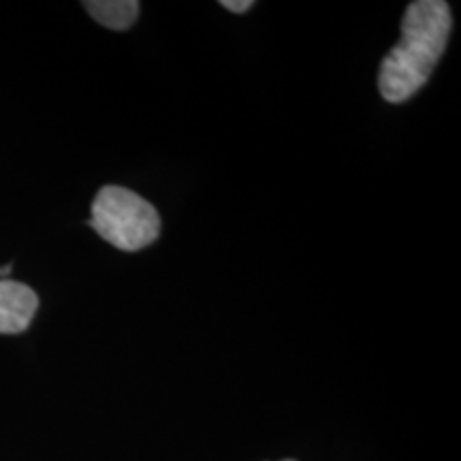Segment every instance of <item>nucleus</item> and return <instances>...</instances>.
Wrapping results in <instances>:
<instances>
[{
	"label": "nucleus",
	"instance_id": "f257e3e1",
	"mask_svg": "<svg viewBox=\"0 0 461 461\" xmlns=\"http://www.w3.org/2000/svg\"><path fill=\"white\" fill-rule=\"evenodd\" d=\"M451 31L453 15L445 0H414L408 5L402 17V39L380 62V96L393 105L412 99L440 62Z\"/></svg>",
	"mask_w": 461,
	"mask_h": 461
},
{
	"label": "nucleus",
	"instance_id": "39448f33",
	"mask_svg": "<svg viewBox=\"0 0 461 461\" xmlns=\"http://www.w3.org/2000/svg\"><path fill=\"white\" fill-rule=\"evenodd\" d=\"M222 7L230 11V14H246V11H250L255 7V3L252 0H222Z\"/></svg>",
	"mask_w": 461,
	"mask_h": 461
},
{
	"label": "nucleus",
	"instance_id": "423d86ee",
	"mask_svg": "<svg viewBox=\"0 0 461 461\" xmlns=\"http://www.w3.org/2000/svg\"><path fill=\"white\" fill-rule=\"evenodd\" d=\"M285 461H295V459H285Z\"/></svg>",
	"mask_w": 461,
	"mask_h": 461
},
{
	"label": "nucleus",
	"instance_id": "7ed1b4c3",
	"mask_svg": "<svg viewBox=\"0 0 461 461\" xmlns=\"http://www.w3.org/2000/svg\"><path fill=\"white\" fill-rule=\"evenodd\" d=\"M39 310V295L15 280H0V333H24Z\"/></svg>",
	"mask_w": 461,
	"mask_h": 461
},
{
	"label": "nucleus",
	"instance_id": "20e7f679",
	"mask_svg": "<svg viewBox=\"0 0 461 461\" xmlns=\"http://www.w3.org/2000/svg\"><path fill=\"white\" fill-rule=\"evenodd\" d=\"M84 7L109 31H129L140 17L141 5L137 0H86Z\"/></svg>",
	"mask_w": 461,
	"mask_h": 461
},
{
	"label": "nucleus",
	"instance_id": "f03ea898",
	"mask_svg": "<svg viewBox=\"0 0 461 461\" xmlns=\"http://www.w3.org/2000/svg\"><path fill=\"white\" fill-rule=\"evenodd\" d=\"M88 224L107 244L124 252L152 246L160 235V216L149 201L124 186H103L92 201Z\"/></svg>",
	"mask_w": 461,
	"mask_h": 461
}]
</instances>
